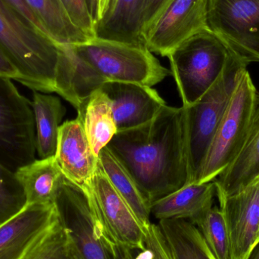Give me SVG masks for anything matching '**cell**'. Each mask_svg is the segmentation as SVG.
I'll return each instance as SVG.
<instances>
[{
  "label": "cell",
  "instance_id": "6da1fadb",
  "mask_svg": "<svg viewBox=\"0 0 259 259\" xmlns=\"http://www.w3.org/2000/svg\"><path fill=\"white\" fill-rule=\"evenodd\" d=\"M107 149L149 206L188 183L184 108L163 106L149 122L118 131Z\"/></svg>",
  "mask_w": 259,
  "mask_h": 259
},
{
  "label": "cell",
  "instance_id": "7a4b0ae2",
  "mask_svg": "<svg viewBox=\"0 0 259 259\" xmlns=\"http://www.w3.org/2000/svg\"><path fill=\"white\" fill-rule=\"evenodd\" d=\"M71 48L80 88L87 96L108 82L153 87L170 73L145 47L94 37Z\"/></svg>",
  "mask_w": 259,
  "mask_h": 259
},
{
  "label": "cell",
  "instance_id": "3957f363",
  "mask_svg": "<svg viewBox=\"0 0 259 259\" xmlns=\"http://www.w3.org/2000/svg\"><path fill=\"white\" fill-rule=\"evenodd\" d=\"M0 50L19 82L37 92L56 93L60 46L0 0Z\"/></svg>",
  "mask_w": 259,
  "mask_h": 259
},
{
  "label": "cell",
  "instance_id": "277c9868",
  "mask_svg": "<svg viewBox=\"0 0 259 259\" xmlns=\"http://www.w3.org/2000/svg\"><path fill=\"white\" fill-rule=\"evenodd\" d=\"M248 65L230 53L226 66L211 88L190 106L184 107L189 179L195 184L228 109L239 77Z\"/></svg>",
  "mask_w": 259,
  "mask_h": 259
},
{
  "label": "cell",
  "instance_id": "5b68a950",
  "mask_svg": "<svg viewBox=\"0 0 259 259\" xmlns=\"http://www.w3.org/2000/svg\"><path fill=\"white\" fill-rule=\"evenodd\" d=\"M229 56L226 46L208 30L190 36L167 55L184 107L196 103L211 88Z\"/></svg>",
  "mask_w": 259,
  "mask_h": 259
},
{
  "label": "cell",
  "instance_id": "8992f818",
  "mask_svg": "<svg viewBox=\"0 0 259 259\" xmlns=\"http://www.w3.org/2000/svg\"><path fill=\"white\" fill-rule=\"evenodd\" d=\"M257 94L246 68L239 77L228 109L211 142L197 184L214 181L238 156L247 137Z\"/></svg>",
  "mask_w": 259,
  "mask_h": 259
},
{
  "label": "cell",
  "instance_id": "52a82bcc",
  "mask_svg": "<svg viewBox=\"0 0 259 259\" xmlns=\"http://www.w3.org/2000/svg\"><path fill=\"white\" fill-rule=\"evenodd\" d=\"M0 77V164L16 173L36 160L32 104L11 81Z\"/></svg>",
  "mask_w": 259,
  "mask_h": 259
},
{
  "label": "cell",
  "instance_id": "ba28073f",
  "mask_svg": "<svg viewBox=\"0 0 259 259\" xmlns=\"http://www.w3.org/2000/svg\"><path fill=\"white\" fill-rule=\"evenodd\" d=\"M206 27L233 56L259 63V0H208Z\"/></svg>",
  "mask_w": 259,
  "mask_h": 259
},
{
  "label": "cell",
  "instance_id": "9c48e42d",
  "mask_svg": "<svg viewBox=\"0 0 259 259\" xmlns=\"http://www.w3.org/2000/svg\"><path fill=\"white\" fill-rule=\"evenodd\" d=\"M53 203L59 222L82 258H115L118 246L102 232L86 190L65 178Z\"/></svg>",
  "mask_w": 259,
  "mask_h": 259
},
{
  "label": "cell",
  "instance_id": "30bf717a",
  "mask_svg": "<svg viewBox=\"0 0 259 259\" xmlns=\"http://www.w3.org/2000/svg\"><path fill=\"white\" fill-rule=\"evenodd\" d=\"M86 191L96 219L108 240L131 250H146L143 228L99 164Z\"/></svg>",
  "mask_w": 259,
  "mask_h": 259
},
{
  "label": "cell",
  "instance_id": "8fae6325",
  "mask_svg": "<svg viewBox=\"0 0 259 259\" xmlns=\"http://www.w3.org/2000/svg\"><path fill=\"white\" fill-rule=\"evenodd\" d=\"M208 0H171L144 34L151 52L166 56L190 36L207 30Z\"/></svg>",
  "mask_w": 259,
  "mask_h": 259
},
{
  "label": "cell",
  "instance_id": "7c38bea8",
  "mask_svg": "<svg viewBox=\"0 0 259 259\" xmlns=\"http://www.w3.org/2000/svg\"><path fill=\"white\" fill-rule=\"evenodd\" d=\"M219 200L228 228L231 259H247L258 238L259 175L238 193Z\"/></svg>",
  "mask_w": 259,
  "mask_h": 259
},
{
  "label": "cell",
  "instance_id": "4fadbf2b",
  "mask_svg": "<svg viewBox=\"0 0 259 259\" xmlns=\"http://www.w3.org/2000/svg\"><path fill=\"white\" fill-rule=\"evenodd\" d=\"M100 89L110 100L118 132L146 124L166 105L152 87L140 83L108 82Z\"/></svg>",
  "mask_w": 259,
  "mask_h": 259
},
{
  "label": "cell",
  "instance_id": "5bb4252c",
  "mask_svg": "<svg viewBox=\"0 0 259 259\" xmlns=\"http://www.w3.org/2000/svg\"><path fill=\"white\" fill-rule=\"evenodd\" d=\"M55 158L67 180L84 190L91 187L98 167V156L78 118L61 124Z\"/></svg>",
  "mask_w": 259,
  "mask_h": 259
},
{
  "label": "cell",
  "instance_id": "9a60e30c",
  "mask_svg": "<svg viewBox=\"0 0 259 259\" xmlns=\"http://www.w3.org/2000/svg\"><path fill=\"white\" fill-rule=\"evenodd\" d=\"M57 217L53 204H27L0 225V259H23Z\"/></svg>",
  "mask_w": 259,
  "mask_h": 259
},
{
  "label": "cell",
  "instance_id": "2e32d148",
  "mask_svg": "<svg viewBox=\"0 0 259 259\" xmlns=\"http://www.w3.org/2000/svg\"><path fill=\"white\" fill-rule=\"evenodd\" d=\"M215 195L214 181L202 184H187L151 205V214L158 222L186 220L194 224L212 208Z\"/></svg>",
  "mask_w": 259,
  "mask_h": 259
},
{
  "label": "cell",
  "instance_id": "e0dca14e",
  "mask_svg": "<svg viewBox=\"0 0 259 259\" xmlns=\"http://www.w3.org/2000/svg\"><path fill=\"white\" fill-rule=\"evenodd\" d=\"M259 175V94L250 126L238 156L215 180L218 198L238 193Z\"/></svg>",
  "mask_w": 259,
  "mask_h": 259
},
{
  "label": "cell",
  "instance_id": "ac0fdd59",
  "mask_svg": "<svg viewBox=\"0 0 259 259\" xmlns=\"http://www.w3.org/2000/svg\"><path fill=\"white\" fill-rule=\"evenodd\" d=\"M140 6L141 0H113L104 18L95 24V37L146 47Z\"/></svg>",
  "mask_w": 259,
  "mask_h": 259
},
{
  "label": "cell",
  "instance_id": "d6986e66",
  "mask_svg": "<svg viewBox=\"0 0 259 259\" xmlns=\"http://www.w3.org/2000/svg\"><path fill=\"white\" fill-rule=\"evenodd\" d=\"M77 110V118L81 121L94 153L98 156L118 133L110 100L103 90L99 89L85 99Z\"/></svg>",
  "mask_w": 259,
  "mask_h": 259
},
{
  "label": "cell",
  "instance_id": "ffe728a7",
  "mask_svg": "<svg viewBox=\"0 0 259 259\" xmlns=\"http://www.w3.org/2000/svg\"><path fill=\"white\" fill-rule=\"evenodd\" d=\"M27 204H53L65 180L55 156L35 160L16 172Z\"/></svg>",
  "mask_w": 259,
  "mask_h": 259
},
{
  "label": "cell",
  "instance_id": "44dd1931",
  "mask_svg": "<svg viewBox=\"0 0 259 259\" xmlns=\"http://www.w3.org/2000/svg\"><path fill=\"white\" fill-rule=\"evenodd\" d=\"M26 2L44 33L58 45H78L91 39L72 22L59 0Z\"/></svg>",
  "mask_w": 259,
  "mask_h": 259
},
{
  "label": "cell",
  "instance_id": "7402d4cb",
  "mask_svg": "<svg viewBox=\"0 0 259 259\" xmlns=\"http://www.w3.org/2000/svg\"><path fill=\"white\" fill-rule=\"evenodd\" d=\"M36 125V149L40 158L56 155L59 127L65 109L58 97L33 93L31 103Z\"/></svg>",
  "mask_w": 259,
  "mask_h": 259
},
{
  "label": "cell",
  "instance_id": "603a6c76",
  "mask_svg": "<svg viewBox=\"0 0 259 259\" xmlns=\"http://www.w3.org/2000/svg\"><path fill=\"white\" fill-rule=\"evenodd\" d=\"M98 164L114 188L128 205L145 232L152 224L150 206L143 198L132 177L107 147L103 148L99 153Z\"/></svg>",
  "mask_w": 259,
  "mask_h": 259
},
{
  "label": "cell",
  "instance_id": "cb8c5ba5",
  "mask_svg": "<svg viewBox=\"0 0 259 259\" xmlns=\"http://www.w3.org/2000/svg\"><path fill=\"white\" fill-rule=\"evenodd\" d=\"M175 259H216L196 225L186 220L158 222Z\"/></svg>",
  "mask_w": 259,
  "mask_h": 259
},
{
  "label": "cell",
  "instance_id": "d4e9b609",
  "mask_svg": "<svg viewBox=\"0 0 259 259\" xmlns=\"http://www.w3.org/2000/svg\"><path fill=\"white\" fill-rule=\"evenodd\" d=\"M23 259H83L58 216Z\"/></svg>",
  "mask_w": 259,
  "mask_h": 259
},
{
  "label": "cell",
  "instance_id": "484cf974",
  "mask_svg": "<svg viewBox=\"0 0 259 259\" xmlns=\"http://www.w3.org/2000/svg\"><path fill=\"white\" fill-rule=\"evenodd\" d=\"M193 225L197 227L216 259H231V243L223 213L212 207Z\"/></svg>",
  "mask_w": 259,
  "mask_h": 259
},
{
  "label": "cell",
  "instance_id": "4316f807",
  "mask_svg": "<svg viewBox=\"0 0 259 259\" xmlns=\"http://www.w3.org/2000/svg\"><path fill=\"white\" fill-rule=\"evenodd\" d=\"M27 205L25 192L16 174L0 164V225Z\"/></svg>",
  "mask_w": 259,
  "mask_h": 259
},
{
  "label": "cell",
  "instance_id": "83f0119b",
  "mask_svg": "<svg viewBox=\"0 0 259 259\" xmlns=\"http://www.w3.org/2000/svg\"><path fill=\"white\" fill-rule=\"evenodd\" d=\"M72 22L88 37H95V21L86 0H59Z\"/></svg>",
  "mask_w": 259,
  "mask_h": 259
},
{
  "label": "cell",
  "instance_id": "f1b7e54d",
  "mask_svg": "<svg viewBox=\"0 0 259 259\" xmlns=\"http://www.w3.org/2000/svg\"><path fill=\"white\" fill-rule=\"evenodd\" d=\"M146 249L140 252L142 259H175L158 225H152L146 231Z\"/></svg>",
  "mask_w": 259,
  "mask_h": 259
},
{
  "label": "cell",
  "instance_id": "f546056e",
  "mask_svg": "<svg viewBox=\"0 0 259 259\" xmlns=\"http://www.w3.org/2000/svg\"><path fill=\"white\" fill-rule=\"evenodd\" d=\"M170 1L171 0H141L140 18L143 37L145 32L153 24Z\"/></svg>",
  "mask_w": 259,
  "mask_h": 259
},
{
  "label": "cell",
  "instance_id": "4dcf8cb0",
  "mask_svg": "<svg viewBox=\"0 0 259 259\" xmlns=\"http://www.w3.org/2000/svg\"><path fill=\"white\" fill-rule=\"evenodd\" d=\"M4 1L6 2L14 11H15L20 16L22 17L24 20H26L27 22L30 23V24L34 26L35 27L39 29L41 31L44 32L37 20L36 19L34 15H33V12H31L30 8H29L26 0H4Z\"/></svg>",
  "mask_w": 259,
  "mask_h": 259
},
{
  "label": "cell",
  "instance_id": "1f68e13d",
  "mask_svg": "<svg viewBox=\"0 0 259 259\" xmlns=\"http://www.w3.org/2000/svg\"><path fill=\"white\" fill-rule=\"evenodd\" d=\"M0 77L14 79L18 82L20 80V75L18 71L11 64L1 50H0Z\"/></svg>",
  "mask_w": 259,
  "mask_h": 259
},
{
  "label": "cell",
  "instance_id": "d6a6232c",
  "mask_svg": "<svg viewBox=\"0 0 259 259\" xmlns=\"http://www.w3.org/2000/svg\"><path fill=\"white\" fill-rule=\"evenodd\" d=\"M113 0H94V18L95 24L104 18Z\"/></svg>",
  "mask_w": 259,
  "mask_h": 259
},
{
  "label": "cell",
  "instance_id": "836d02e7",
  "mask_svg": "<svg viewBox=\"0 0 259 259\" xmlns=\"http://www.w3.org/2000/svg\"><path fill=\"white\" fill-rule=\"evenodd\" d=\"M134 252H135V251L131 250V249H127V248L117 246L114 259H142L138 251H137L138 255H134Z\"/></svg>",
  "mask_w": 259,
  "mask_h": 259
},
{
  "label": "cell",
  "instance_id": "e575fe53",
  "mask_svg": "<svg viewBox=\"0 0 259 259\" xmlns=\"http://www.w3.org/2000/svg\"><path fill=\"white\" fill-rule=\"evenodd\" d=\"M247 259H259V242L255 245Z\"/></svg>",
  "mask_w": 259,
  "mask_h": 259
},
{
  "label": "cell",
  "instance_id": "d590c367",
  "mask_svg": "<svg viewBox=\"0 0 259 259\" xmlns=\"http://www.w3.org/2000/svg\"><path fill=\"white\" fill-rule=\"evenodd\" d=\"M86 1L87 3H88V7H89L90 11H91V14H92L93 18H94V0H86Z\"/></svg>",
  "mask_w": 259,
  "mask_h": 259
},
{
  "label": "cell",
  "instance_id": "8d00e7d4",
  "mask_svg": "<svg viewBox=\"0 0 259 259\" xmlns=\"http://www.w3.org/2000/svg\"><path fill=\"white\" fill-rule=\"evenodd\" d=\"M258 242H259V234H258ZM258 242H257V243H258Z\"/></svg>",
  "mask_w": 259,
  "mask_h": 259
}]
</instances>
